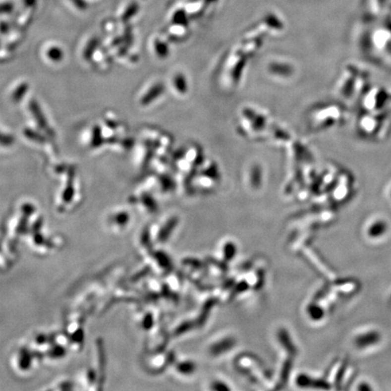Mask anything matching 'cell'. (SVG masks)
<instances>
[{"mask_svg":"<svg viewBox=\"0 0 391 391\" xmlns=\"http://www.w3.org/2000/svg\"><path fill=\"white\" fill-rule=\"evenodd\" d=\"M129 222V216L125 211H117L110 215L107 219V224L113 233H122Z\"/></svg>","mask_w":391,"mask_h":391,"instance_id":"cell-1","label":"cell"}]
</instances>
